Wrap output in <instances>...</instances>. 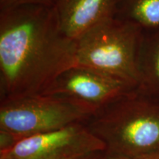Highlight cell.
I'll list each match as a JSON object with an SVG mask.
<instances>
[{"instance_id":"1","label":"cell","mask_w":159,"mask_h":159,"mask_svg":"<svg viewBox=\"0 0 159 159\" xmlns=\"http://www.w3.org/2000/svg\"><path fill=\"white\" fill-rule=\"evenodd\" d=\"M76 50L52 6L0 11V99L43 93L75 65Z\"/></svg>"},{"instance_id":"2","label":"cell","mask_w":159,"mask_h":159,"mask_svg":"<svg viewBox=\"0 0 159 159\" xmlns=\"http://www.w3.org/2000/svg\"><path fill=\"white\" fill-rule=\"evenodd\" d=\"M86 125L107 152L130 157L159 155V99L133 91L97 111Z\"/></svg>"},{"instance_id":"3","label":"cell","mask_w":159,"mask_h":159,"mask_svg":"<svg viewBox=\"0 0 159 159\" xmlns=\"http://www.w3.org/2000/svg\"><path fill=\"white\" fill-rule=\"evenodd\" d=\"M144 31L136 24L114 17L77 40L75 65L97 69L136 90L139 55Z\"/></svg>"},{"instance_id":"4","label":"cell","mask_w":159,"mask_h":159,"mask_svg":"<svg viewBox=\"0 0 159 159\" xmlns=\"http://www.w3.org/2000/svg\"><path fill=\"white\" fill-rule=\"evenodd\" d=\"M92 116L83 105L56 95L7 99L0 102V131L11 135L16 143L29 136L87 123Z\"/></svg>"},{"instance_id":"5","label":"cell","mask_w":159,"mask_h":159,"mask_svg":"<svg viewBox=\"0 0 159 159\" xmlns=\"http://www.w3.org/2000/svg\"><path fill=\"white\" fill-rule=\"evenodd\" d=\"M105 150L86 123H77L21 139L0 151V159H85Z\"/></svg>"},{"instance_id":"6","label":"cell","mask_w":159,"mask_h":159,"mask_svg":"<svg viewBox=\"0 0 159 159\" xmlns=\"http://www.w3.org/2000/svg\"><path fill=\"white\" fill-rule=\"evenodd\" d=\"M135 91L114 76L90 67L74 65L63 71L41 94L68 98L94 115L106 105Z\"/></svg>"},{"instance_id":"7","label":"cell","mask_w":159,"mask_h":159,"mask_svg":"<svg viewBox=\"0 0 159 159\" xmlns=\"http://www.w3.org/2000/svg\"><path fill=\"white\" fill-rule=\"evenodd\" d=\"M121 0H52L65 34L77 41L103 21L116 16Z\"/></svg>"},{"instance_id":"8","label":"cell","mask_w":159,"mask_h":159,"mask_svg":"<svg viewBox=\"0 0 159 159\" xmlns=\"http://www.w3.org/2000/svg\"><path fill=\"white\" fill-rule=\"evenodd\" d=\"M136 91L159 99V29L144 32L139 55Z\"/></svg>"},{"instance_id":"9","label":"cell","mask_w":159,"mask_h":159,"mask_svg":"<svg viewBox=\"0 0 159 159\" xmlns=\"http://www.w3.org/2000/svg\"><path fill=\"white\" fill-rule=\"evenodd\" d=\"M116 17L136 24L144 32L159 29V0H121Z\"/></svg>"},{"instance_id":"10","label":"cell","mask_w":159,"mask_h":159,"mask_svg":"<svg viewBox=\"0 0 159 159\" xmlns=\"http://www.w3.org/2000/svg\"><path fill=\"white\" fill-rule=\"evenodd\" d=\"M30 5L52 6V0H0V11Z\"/></svg>"},{"instance_id":"11","label":"cell","mask_w":159,"mask_h":159,"mask_svg":"<svg viewBox=\"0 0 159 159\" xmlns=\"http://www.w3.org/2000/svg\"><path fill=\"white\" fill-rule=\"evenodd\" d=\"M157 156H158L150 157H130L105 151L99 155L98 159H156Z\"/></svg>"},{"instance_id":"12","label":"cell","mask_w":159,"mask_h":159,"mask_svg":"<svg viewBox=\"0 0 159 159\" xmlns=\"http://www.w3.org/2000/svg\"><path fill=\"white\" fill-rule=\"evenodd\" d=\"M101 153H102V152H99V153L94 154V155H93V156H89V157H88V158H85V159H98L99 155H100Z\"/></svg>"},{"instance_id":"13","label":"cell","mask_w":159,"mask_h":159,"mask_svg":"<svg viewBox=\"0 0 159 159\" xmlns=\"http://www.w3.org/2000/svg\"><path fill=\"white\" fill-rule=\"evenodd\" d=\"M156 159H159V156H157L156 157Z\"/></svg>"}]
</instances>
